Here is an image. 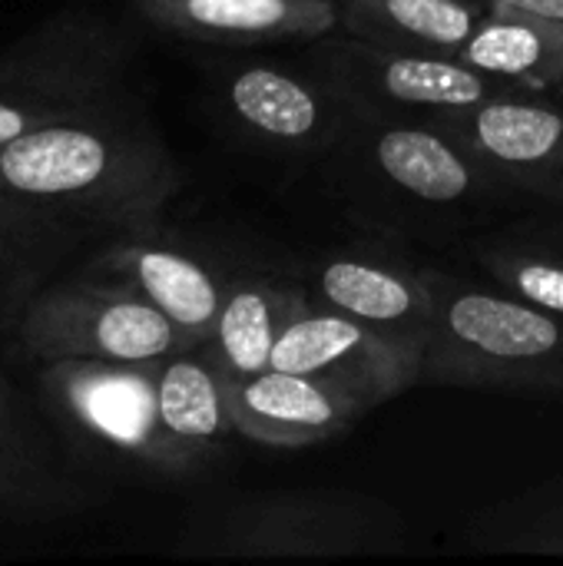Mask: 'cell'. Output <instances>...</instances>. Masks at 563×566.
<instances>
[{
	"mask_svg": "<svg viewBox=\"0 0 563 566\" xmlns=\"http://www.w3.org/2000/svg\"><path fill=\"white\" fill-rule=\"evenodd\" d=\"M179 182L163 136L126 93L0 146V189L80 235L156 226Z\"/></svg>",
	"mask_w": 563,
	"mask_h": 566,
	"instance_id": "cell-1",
	"label": "cell"
},
{
	"mask_svg": "<svg viewBox=\"0 0 563 566\" xmlns=\"http://www.w3.org/2000/svg\"><path fill=\"white\" fill-rule=\"evenodd\" d=\"M315 163L338 199L385 239L481 229L518 199L445 123L382 119L352 109Z\"/></svg>",
	"mask_w": 563,
	"mask_h": 566,
	"instance_id": "cell-2",
	"label": "cell"
},
{
	"mask_svg": "<svg viewBox=\"0 0 563 566\" xmlns=\"http://www.w3.org/2000/svg\"><path fill=\"white\" fill-rule=\"evenodd\" d=\"M435 328L421 355V381L563 398V318L531 302L445 269H428Z\"/></svg>",
	"mask_w": 563,
	"mask_h": 566,
	"instance_id": "cell-3",
	"label": "cell"
},
{
	"mask_svg": "<svg viewBox=\"0 0 563 566\" xmlns=\"http://www.w3.org/2000/svg\"><path fill=\"white\" fill-rule=\"evenodd\" d=\"M408 524L382 497L335 488L262 491L209 514L183 544L219 560H342L398 554Z\"/></svg>",
	"mask_w": 563,
	"mask_h": 566,
	"instance_id": "cell-4",
	"label": "cell"
},
{
	"mask_svg": "<svg viewBox=\"0 0 563 566\" xmlns=\"http://www.w3.org/2000/svg\"><path fill=\"white\" fill-rule=\"evenodd\" d=\"M136 43L96 13H53L0 50V146L126 93Z\"/></svg>",
	"mask_w": 563,
	"mask_h": 566,
	"instance_id": "cell-5",
	"label": "cell"
},
{
	"mask_svg": "<svg viewBox=\"0 0 563 566\" xmlns=\"http://www.w3.org/2000/svg\"><path fill=\"white\" fill-rule=\"evenodd\" d=\"M156 365L159 361L123 365L63 358L43 365L37 388L46 415L86 448H100L149 478H192L202 468L166 434L159 421Z\"/></svg>",
	"mask_w": 563,
	"mask_h": 566,
	"instance_id": "cell-6",
	"label": "cell"
},
{
	"mask_svg": "<svg viewBox=\"0 0 563 566\" xmlns=\"http://www.w3.org/2000/svg\"><path fill=\"white\" fill-rule=\"evenodd\" d=\"M305 63L322 73L355 113L455 126L468 109L511 86L471 70L461 56L392 50L332 30L309 43Z\"/></svg>",
	"mask_w": 563,
	"mask_h": 566,
	"instance_id": "cell-7",
	"label": "cell"
},
{
	"mask_svg": "<svg viewBox=\"0 0 563 566\" xmlns=\"http://www.w3.org/2000/svg\"><path fill=\"white\" fill-rule=\"evenodd\" d=\"M27 358L37 361H123L149 365L196 345L153 302L103 279L63 282L33 292L17 318Z\"/></svg>",
	"mask_w": 563,
	"mask_h": 566,
	"instance_id": "cell-8",
	"label": "cell"
},
{
	"mask_svg": "<svg viewBox=\"0 0 563 566\" xmlns=\"http://www.w3.org/2000/svg\"><path fill=\"white\" fill-rule=\"evenodd\" d=\"M219 119L252 149L319 159L348 119V103L305 60H232L212 73Z\"/></svg>",
	"mask_w": 563,
	"mask_h": 566,
	"instance_id": "cell-9",
	"label": "cell"
},
{
	"mask_svg": "<svg viewBox=\"0 0 563 566\" xmlns=\"http://www.w3.org/2000/svg\"><path fill=\"white\" fill-rule=\"evenodd\" d=\"M309 302L335 308L378 335L425 355L435 328V292L428 269L408 262L385 239L352 242L305 269Z\"/></svg>",
	"mask_w": 563,
	"mask_h": 566,
	"instance_id": "cell-10",
	"label": "cell"
},
{
	"mask_svg": "<svg viewBox=\"0 0 563 566\" xmlns=\"http://www.w3.org/2000/svg\"><path fill=\"white\" fill-rule=\"evenodd\" d=\"M272 365L312 375L352 398L368 411L398 398L421 381V355L388 335L335 312L312 305L282 332Z\"/></svg>",
	"mask_w": 563,
	"mask_h": 566,
	"instance_id": "cell-11",
	"label": "cell"
},
{
	"mask_svg": "<svg viewBox=\"0 0 563 566\" xmlns=\"http://www.w3.org/2000/svg\"><path fill=\"white\" fill-rule=\"evenodd\" d=\"M93 279L116 282L153 302L186 338L206 342L212 335L229 269L209 252L169 235L156 226L113 235L93 259Z\"/></svg>",
	"mask_w": 563,
	"mask_h": 566,
	"instance_id": "cell-12",
	"label": "cell"
},
{
	"mask_svg": "<svg viewBox=\"0 0 563 566\" xmlns=\"http://www.w3.org/2000/svg\"><path fill=\"white\" fill-rule=\"evenodd\" d=\"M455 129L518 196L563 212V96L508 90L468 109Z\"/></svg>",
	"mask_w": 563,
	"mask_h": 566,
	"instance_id": "cell-13",
	"label": "cell"
},
{
	"mask_svg": "<svg viewBox=\"0 0 563 566\" xmlns=\"http://www.w3.org/2000/svg\"><path fill=\"white\" fill-rule=\"evenodd\" d=\"M229 411L239 438L265 448H309L345 434L368 408L302 371L262 368L229 378Z\"/></svg>",
	"mask_w": 563,
	"mask_h": 566,
	"instance_id": "cell-14",
	"label": "cell"
},
{
	"mask_svg": "<svg viewBox=\"0 0 563 566\" xmlns=\"http://www.w3.org/2000/svg\"><path fill=\"white\" fill-rule=\"evenodd\" d=\"M133 7L149 27L209 46L312 43L338 30V0H136Z\"/></svg>",
	"mask_w": 563,
	"mask_h": 566,
	"instance_id": "cell-15",
	"label": "cell"
},
{
	"mask_svg": "<svg viewBox=\"0 0 563 566\" xmlns=\"http://www.w3.org/2000/svg\"><path fill=\"white\" fill-rule=\"evenodd\" d=\"M226 385L229 378L206 342L186 345L156 365L159 421L199 468L216 464L239 438Z\"/></svg>",
	"mask_w": 563,
	"mask_h": 566,
	"instance_id": "cell-16",
	"label": "cell"
},
{
	"mask_svg": "<svg viewBox=\"0 0 563 566\" xmlns=\"http://www.w3.org/2000/svg\"><path fill=\"white\" fill-rule=\"evenodd\" d=\"M309 308L302 282H285L259 272H232L212 335L206 345L222 365L226 378H242L272 365L282 332Z\"/></svg>",
	"mask_w": 563,
	"mask_h": 566,
	"instance_id": "cell-17",
	"label": "cell"
},
{
	"mask_svg": "<svg viewBox=\"0 0 563 566\" xmlns=\"http://www.w3.org/2000/svg\"><path fill=\"white\" fill-rule=\"evenodd\" d=\"M471 70L524 93L563 90V23L534 10L494 3L458 53Z\"/></svg>",
	"mask_w": 563,
	"mask_h": 566,
	"instance_id": "cell-18",
	"label": "cell"
},
{
	"mask_svg": "<svg viewBox=\"0 0 563 566\" xmlns=\"http://www.w3.org/2000/svg\"><path fill=\"white\" fill-rule=\"evenodd\" d=\"M80 507V488L56 468L7 378L0 375V511L7 517L46 521Z\"/></svg>",
	"mask_w": 563,
	"mask_h": 566,
	"instance_id": "cell-19",
	"label": "cell"
},
{
	"mask_svg": "<svg viewBox=\"0 0 563 566\" xmlns=\"http://www.w3.org/2000/svg\"><path fill=\"white\" fill-rule=\"evenodd\" d=\"M491 0H338V30L358 40L458 56Z\"/></svg>",
	"mask_w": 563,
	"mask_h": 566,
	"instance_id": "cell-20",
	"label": "cell"
},
{
	"mask_svg": "<svg viewBox=\"0 0 563 566\" xmlns=\"http://www.w3.org/2000/svg\"><path fill=\"white\" fill-rule=\"evenodd\" d=\"M488 282L563 318V229L551 222H508L468 239Z\"/></svg>",
	"mask_w": 563,
	"mask_h": 566,
	"instance_id": "cell-21",
	"label": "cell"
},
{
	"mask_svg": "<svg viewBox=\"0 0 563 566\" xmlns=\"http://www.w3.org/2000/svg\"><path fill=\"white\" fill-rule=\"evenodd\" d=\"M465 541L484 554L563 557V471L478 511Z\"/></svg>",
	"mask_w": 563,
	"mask_h": 566,
	"instance_id": "cell-22",
	"label": "cell"
},
{
	"mask_svg": "<svg viewBox=\"0 0 563 566\" xmlns=\"http://www.w3.org/2000/svg\"><path fill=\"white\" fill-rule=\"evenodd\" d=\"M76 229L0 189V305L23 308L50 269L73 242Z\"/></svg>",
	"mask_w": 563,
	"mask_h": 566,
	"instance_id": "cell-23",
	"label": "cell"
},
{
	"mask_svg": "<svg viewBox=\"0 0 563 566\" xmlns=\"http://www.w3.org/2000/svg\"><path fill=\"white\" fill-rule=\"evenodd\" d=\"M494 3H508V7L534 10V13H544V17L561 20L563 23V0H494Z\"/></svg>",
	"mask_w": 563,
	"mask_h": 566,
	"instance_id": "cell-24",
	"label": "cell"
},
{
	"mask_svg": "<svg viewBox=\"0 0 563 566\" xmlns=\"http://www.w3.org/2000/svg\"><path fill=\"white\" fill-rule=\"evenodd\" d=\"M561 96H563V90H561Z\"/></svg>",
	"mask_w": 563,
	"mask_h": 566,
	"instance_id": "cell-25",
	"label": "cell"
}]
</instances>
